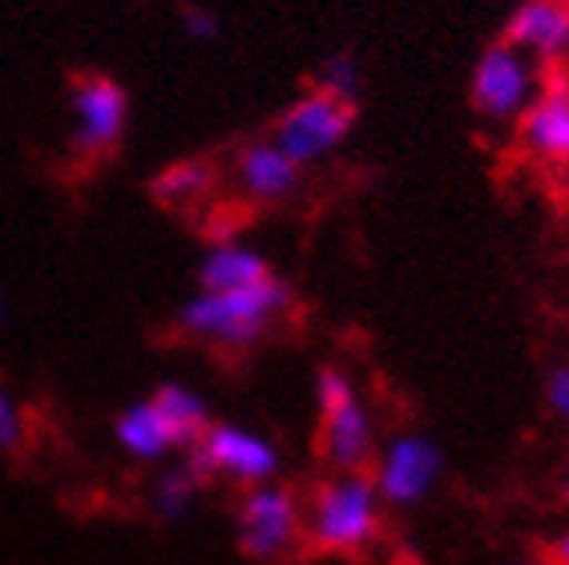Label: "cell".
I'll return each mask as SVG.
<instances>
[{"mask_svg":"<svg viewBox=\"0 0 569 565\" xmlns=\"http://www.w3.org/2000/svg\"><path fill=\"white\" fill-rule=\"evenodd\" d=\"M113 445L138 465H166L170 457L187 453L182 436L174 433V424L166 420L162 408L153 404V396L121 408L118 420H113Z\"/></svg>","mask_w":569,"mask_h":565,"instance_id":"obj_13","label":"cell"},{"mask_svg":"<svg viewBox=\"0 0 569 565\" xmlns=\"http://www.w3.org/2000/svg\"><path fill=\"white\" fill-rule=\"evenodd\" d=\"M561 505H566V509H569V480H566V485H561Z\"/></svg>","mask_w":569,"mask_h":565,"instance_id":"obj_23","label":"cell"},{"mask_svg":"<svg viewBox=\"0 0 569 565\" xmlns=\"http://www.w3.org/2000/svg\"><path fill=\"white\" fill-rule=\"evenodd\" d=\"M521 150L541 166H569V81H549L517 118Z\"/></svg>","mask_w":569,"mask_h":565,"instance_id":"obj_11","label":"cell"},{"mask_svg":"<svg viewBox=\"0 0 569 565\" xmlns=\"http://www.w3.org/2000/svg\"><path fill=\"white\" fill-rule=\"evenodd\" d=\"M219 190V166L210 158H178L150 182L153 202L170 210H194Z\"/></svg>","mask_w":569,"mask_h":565,"instance_id":"obj_15","label":"cell"},{"mask_svg":"<svg viewBox=\"0 0 569 565\" xmlns=\"http://www.w3.org/2000/svg\"><path fill=\"white\" fill-rule=\"evenodd\" d=\"M368 473L388 509H417L445 480V453L425 433H392L376 448Z\"/></svg>","mask_w":569,"mask_h":565,"instance_id":"obj_7","label":"cell"},{"mask_svg":"<svg viewBox=\"0 0 569 565\" xmlns=\"http://www.w3.org/2000/svg\"><path fill=\"white\" fill-rule=\"evenodd\" d=\"M537 89V61L509 41L485 44L469 77V101L489 126H517Z\"/></svg>","mask_w":569,"mask_h":565,"instance_id":"obj_8","label":"cell"},{"mask_svg":"<svg viewBox=\"0 0 569 565\" xmlns=\"http://www.w3.org/2000/svg\"><path fill=\"white\" fill-rule=\"evenodd\" d=\"M187 457L194 460L207 480H230L239 489L274 480L283 468V453L271 436L234 420H210V428L198 436V445Z\"/></svg>","mask_w":569,"mask_h":565,"instance_id":"obj_6","label":"cell"},{"mask_svg":"<svg viewBox=\"0 0 569 565\" xmlns=\"http://www.w3.org/2000/svg\"><path fill=\"white\" fill-rule=\"evenodd\" d=\"M316 453L328 465V473H351V468L372 465L376 448H380L376 420L348 371L336 364L316 371Z\"/></svg>","mask_w":569,"mask_h":565,"instance_id":"obj_3","label":"cell"},{"mask_svg":"<svg viewBox=\"0 0 569 565\" xmlns=\"http://www.w3.org/2000/svg\"><path fill=\"white\" fill-rule=\"evenodd\" d=\"M316 86L331 89V93H340L348 101H360V86H363V69H360V57L351 53V49H336L319 61V81Z\"/></svg>","mask_w":569,"mask_h":565,"instance_id":"obj_18","label":"cell"},{"mask_svg":"<svg viewBox=\"0 0 569 565\" xmlns=\"http://www.w3.org/2000/svg\"><path fill=\"white\" fill-rule=\"evenodd\" d=\"M296 307V287L279 275L254 282V287H234V291H198L190 304L178 311V327L198 344L214 348H254L283 316Z\"/></svg>","mask_w":569,"mask_h":565,"instance_id":"obj_2","label":"cell"},{"mask_svg":"<svg viewBox=\"0 0 569 565\" xmlns=\"http://www.w3.org/2000/svg\"><path fill=\"white\" fill-rule=\"evenodd\" d=\"M351 130H356V101L340 98L323 86H311L274 118L267 138L307 170L316 162H328L351 138Z\"/></svg>","mask_w":569,"mask_h":565,"instance_id":"obj_4","label":"cell"},{"mask_svg":"<svg viewBox=\"0 0 569 565\" xmlns=\"http://www.w3.org/2000/svg\"><path fill=\"white\" fill-rule=\"evenodd\" d=\"M0 319H4V295H0Z\"/></svg>","mask_w":569,"mask_h":565,"instance_id":"obj_25","label":"cell"},{"mask_svg":"<svg viewBox=\"0 0 569 565\" xmlns=\"http://www.w3.org/2000/svg\"><path fill=\"white\" fill-rule=\"evenodd\" d=\"M182 33L190 37L194 44H210L222 37V17L207 4H187L182 9Z\"/></svg>","mask_w":569,"mask_h":565,"instance_id":"obj_20","label":"cell"},{"mask_svg":"<svg viewBox=\"0 0 569 565\" xmlns=\"http://www.w3.org/2000/svg\"><path fill=\"white\" fill-rule=\"evenodd\" d=\"M150 396H153V404L166 413V420L174 424V433L182 436V448L190 453V448L198 445V436L207 433L210 420H214V416H210L207 396L194 391V388H187V384H178V380L158 384Z\"/></svg>","mask_w":569,"mask_h":565,"instance_id":"obj_17","label":"cell"},{"mask_svg":"<svg viewBox=\"0 0 569 565\" xmlns=\"http://www.w3.org/2000/svg\"><path fill=\"white\" fill-rule=\"evenodd\" d=\"M271 262L259 247L242 239H219L198 262V291H234L271 279Z\"/></svg>","mask_w":569,"mask_h":565,"instance_id":"obj_14","label":"cell"},{"mask_svg":"<svg viewBox=\"0 0 569 565\" xmlns=\"http://www.w3.org/2000/svg\"><path fill=\"white\" fill-rule=\"evenodd\" d=\"M230 175H234V190L251 207H283L287 198H296L299 186H303V166L287 150H279L271 138L242 141Z\"/></svg>","mask_w":569,"mask_h":565,"instance_id":"obj_10","label":"cell"},{"mask_svg":"<svg viewBox=\"0 0 569 565\" xmlns=\"http://www.w3.org/2000/svg\"><path fill=\"white\" fill-rule=\"evenodd\" d=\"M303 537V500L283 480L242 489L234 505V542L251 562H279Z\"/></svg>","mask_w":569,"mask_h":565,"instance_id":"obj_5","label":"cell"},{"mask_svg":"<svg viewBox=\"0 0 569 565\" xmlns=\"http://www.w3.org/2000/svg\"><path fill=\"white\" fill-rule=\"evenodd\" d=\"M383 497L368 468L328 473L303 500V537L319 554H368L383 533Z\"/></svg>","mask_w":569,"mask_h":565,"instance_id":"obj_1","label":"cell"},{"mask_svg":"<svg viewBox=\"0 0 569 565\" xmlns=\"http://www.w3.org/2000/svg\"><path fill=\"white\" fill-rule=\"evenodd\" d=\"M69 146L77 158H106L130 126V93L110 73H81L69 86Z\"/></svg>","mask_w":569,"mask_h":565,"instance_id":"obj_9","label":"cell"},{"mask_svg":"<svg viewBox=\"0 0 569 565\" xmlns=\"http://www.w3.org/2000/svg\"><path fill=\"white\" fill-rule=\"evenodd\" d=\"M546 404H549V413L558 416L561 424H569V364L549 368V376H546Z\"/></svg>","mask_w":569,"mask_h":565,"instance_id":"obj_21","label":"cell"},{"mask_svg":"<svg viewBox=\"0 0 569 565\" xmlns=\"http://www.w3.org/2000/svg\"><path fill=\"white\" fill-rule=\"evenodd\" d=\"M513 565H541V562H533V557H517Z\"/></svg>","mask_w":569,"mask_h":565,"instance_id":"obj_24","label":"cell"},{"mask_svg":"<svg viewBox=\"0 0 569 565\" xmlns=\"http://www.w3.org/2000/svg\"><path fill=\"white\" fill-rule=\"evenodd\" d=\"M549 565H569V529H561L549 542Z\"/></svg>","mask_w":569,"mask_h":565,"instance_id":"obj_22","label":"cell"},{"mask_svg":"<svg viewBox=\"0 0 569 565\" xmlns=\"http://www.w3.org/2000/svg\"><path fill=\"white\" fill-rule=\"evenodd\" d=\"M24 440H29V413H24V404L17 400V391L0 380V457L21 453Z\"/></svg>","mask_w":569,"mask_h":565,"instance_id":"obj_19","label":"cell"},{"mask_svg":"<svg viewBox=\"0 0 569 565\" xmlns=\"http://www.w3.org/2000/svg\"><path fill=\"white\" fill-rule=\"evenodd\" d=\"M202 485H207V477L198 473V465L190 457L182 460V465L162 468V473H158V480H153V489H150V513L162 525L187 522L190 513H194V505H198V493H202Z\"/></svg>","mask_w":569,"mask_h":565,"instance_id":"obj_16","label":"cell"},{"mask_svg":"<svg viewBox=\"0 0 569 565\" xmlns=\"http://www.w3.org/2000/svg\"><path fill=\"white\" fill-rule=\"evenodd\" d=\"M501 41L533 61H558L569 53V4L566 0H517Z\"/></svg>","mask_w":569,"mask_h":565,"instance_id":"obj_12","label":"cell"}]
</instances>
